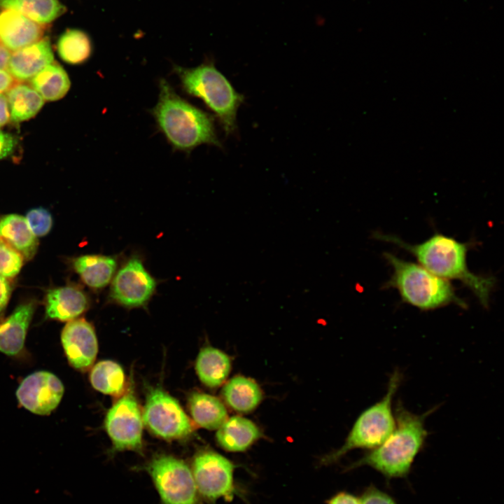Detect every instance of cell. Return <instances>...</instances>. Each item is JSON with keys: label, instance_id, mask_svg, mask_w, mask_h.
Returning a JSON list of instances; mask_svg holds the SVG:
<instances>
[{"label": "cell", "instance_id": "obj_1", "mask_svg": "<svg viewBox=\"0 0 504 504\" xmlns=\"http://www.w3.org/2000/svg\"><path fill=\"white\" fill-rule=\"evenodd\" d=\"M373 237L408 251L421 265L435 275L449 281H461L473 293L484 307H489L496 280L493 276L478 275L469 270L467 253L471 244L458 241L439 232L416 244H408L398 237L380 232H374Z\"/></svg>", "mask_w": 504, "mask_h": 504}, {"label": "cell", "instance_id": "obj_2", "mask_svg": "<svg viewBox=\"0 0 504 504\" xmlns=\"http://www.w3.org/2000/svg\"><path fill=\"white\" fill-rule=\"evenodd\" d=\"M158 86V102L150 113L174 150L190 154L202 144L221 146L211 114L179 96L164 78Z\"/></svg>", "mask_w": 504, "mask_h": 504}, {"label": "cell", "instance_id": "obj_3", "mask_svg": "<svg viewBox=\"0 0 504 504\" xmlns=\"http://www.w3.org/2000/svg\"><path fill=\"white\" fill-rule=\"evenodd\" d=\"M432 410L416 414L400 403L395 410L396 426L378 447L351 463L346 470L368 465L388 479L408 475L414 458L424 447L428 431L425 421Z\"/></svg>", "mask_w": 504, "mask_h": 504}, {"label": "cell", "instance_id": "obj_4", "mask_svg": "<svg viewBox=\"0 0 504 504\" xmlns=\"http://www.w3.org/2000/svg\"><path fill=\"white\" fill-rule=\"evenodd\" d=\"M384 258L391 267V278L385 288L396 289L402 301L423 311L433 310L449 304L467 308L449 280L440 277L426 268L385 252Z\"/></svg>", "mask_w": 504, "mask_h": 504}, {"label": "cell", "instance_id": "obj_5", "mask_svg": "<svg viewBox=\"0 0 504 504\" xmlns=\"http://www.w3.org/2000/svg\"><path fill=\"white\" fill-rule=\"evenodd\" d=\"M173 71L179 79L183 92L202 99L217 117L225 134H233L237 130V113L244 96L235 90L214 63L208 61L193 68L174 65Z\"/></svg>", "mask_w": 504, "mask_h": 504}, {"label": "cell", "instance_id": "obj_6", "mask_svg": "<svg viewBox=\"0 0 504 504\" xmlns=\"http://www.w3.org/2000/svg\"><path fill=\"white\" fill-rule=\"evenodd\" d=\"M402 374L396 370L391 375L386 393L381 400L365 410L354 424L344 443L338 449L321 458V465L338 461L356 449H373L380 445L396 426L393 400L400 386Z\"/></svg>", "mask_w": 504, "mask_h": 504}, {"label": "cell", "instance_id": "obj_7", "mask_svg": "<svg viewBox=\"0 0 504 504\" xmlns=\"http://www.w3.org/2000/svg\"><path fill=\"white\" fill-rule=\"evenodd\" d=\"M162 504H204L188 464L172 455L155 456L146 465Z\"/></svg>", "mask_w": 504, "mask_h": 504}, {"label": "cell", "instance_id": "obj_8", "mask_svg": "<svg viewBox=\"0 0 504 504\" xmlns=\"http://www.w3.org/2000/svg\"><path fill=\"white\" fill-rule=\"evenodd\" d=\"M234 468L230 460L215 451L204 449L195 455L191 470L204 501L216 504L220 498L230 500L240 493L234 482Z\"/></svg>", "mask_w": 504, "mask_h": 504}, {"label": "cell", "instance_id": "obj_9", "mask_svg": "<svg viewBox=\"0 0 504 504\" xmlns=\"http://www.w3.org/2000/svg\"><path fill=\"white\" fill-rule=\"evenodd\" d=\"M157 279L139 254H132L119 267L112 280L108 300L125 308L146 307L156 293Z\"/></svg>", "mask_w": 504, "mask_h": 504}, {"label": "cell", "instance_id": "obj_10", "mask_svg": "<svg viewBox=\"0 0 504 504\" xmlns=\"http://www.w3.org/2000/svg\"><path fill=\"white\" fill-rule=\"evenodd\" d=\"M142 417L152 433L166 440L184 439L194 430L178 401L160 388L148 391Z\"/></svg>", "mask_w": 504, "mask_h": 504}, {"label": "cell", "instance_id": "obj_11", "mask_svg": "<svg viewBox=\"0 0 504 504\" xmlns=\"http://www.w3.org/2000/svg\"><path fill=\"white\" fill-rule=\"evenodd\" d=\"M143 417L131 390L120 396L106 413L105 428L111 440L113 450L143 449Z\"/></svg>", "mask_w": 504, "mask_h": 504}, {"label": "cell", "instance_id": "obj_12", "mask_svg": "<svg viewBox=\"0 0 504 504\" xmlns=\"http://www.w3.org/2000/svg\"><path fill=\"white\" fill-rule=\"evenodd\" d=\"M64 392V385L55 374L40 370L22 380L16 397L21 406L31 413L48 415L57 407Z\"/></svg>", "mask_w": 504, "mask_h": 504}, {"label": "cell", "instance_id": "obj_13", "mask_svg": "<svg viewBox=\"0 0 504 504\" xmlns=\"http://www.w3.org/2000/svg\"><path fill=\"white\" fill-rule=\"evenodd\" d=\"M61 343L73 368L85 372L92 366L98 342L94 328L87 320L77 318L68 321L61 332Z\"/></svg>", "mask_w": 504, "mask_h": 504}, {"label": "cell", "instance_id": "obj_14", "mask_svg": "<svg viewBox=\"0 0 504 504\" xmlns=\"http://www.w3.org/2000/svg\"><path fill=\"white\" fill-rule=\"evenodd\" d=\"M36 307L34 300L23 302L0 321L1 353L10 357L23 354L26 336Z\"/></svg>", "mask_w": 504, "mask_h": 504}, {"label": "cell", "instance_id": "obj_15", "mask_svg": "<svg viewBox=\"0 0 504 504\" xmlns=\"http://www.w3.org/2000/svg\"><path fill=\"white\" fill-rule=\"evenodd\" d=\"M44 302L46 317L59 321L76 319L90 307L88 294L74 284L50 289Z\"/></svg>", "mask_w": 504, "mask_h": 504}, {"label": "cell", "instance_id": "obj_16", "mask_svg": "<svg viewBox=\"0 0 504 504\" xmlns=\"http://www.w3.org/2000/svg\"><path fill=\"white\" fill-rule=\"evenodd\" d=\"M44 27L18 11L7 9L0 13V41L9 50H17L40 40Z\"/></svg>", "mask_w": 504, "mask_h": 504}, {"label": "cell", "instance_id": "obj_17", "mask_svg": "<svg viewBox=\"0 0 504 504\" xmlns=\"http://www.w3.org/2000/svg\"><path fill=\"white\" fill-rule=\"evenodd\" d=\"M53 59L50 43L48 38H43L15 50L10 55L7 69L15 79L26 80L53 62Z\"/></svg>", "mask_w": 504, "mask_h": 504}, {"label": "cell", "instance_id": "obj_18", "mask_svg": "<svg viewBox=\"0 0 504 504\" xmlns=\"http://www.w3.org/2000/svg\"><path fill=\"white\" fill-rule=\"evenodd\" d=\"M71 264L82 281L94 290H100L111 281L118 265L116 255L88 254L75 257Z\"/></svg>", "mask_w": 504, "mask_h": 504}, {"label": "cell", "instance_id": "obj_19", "mask_svg": "<svg viewBox=\"0 0 504 504\" xmlns=\"http://www.w3.org/2000/svg\"><path fill=\"white\" fill-rule=\"evenodd\" d=\"M257 425L241 416H233L224 421L218 428L216 439L223 449L231 452H243L248 449L262 438Z\"/></svg>", "mask_w": 504, "mask_h": 504}, {"label": "cell", "instance_id": "obj_20", "mask_svg": "<svg viewBox=\"0 0 504 504\" xmlns=\"http://www.w3.org/2000/svg\"><path fill=\"white\" fill-rule=\"evenodd\" d=\"M0 240L15 248L26 260L34 256L38 245L25 217L15 214L0 218Z\"/></svg>", "mask_w": 504, "mask_h": 504}, {"label": "cell", "instance_id": "obj_21", "mask_svg": "<svg viewBox=\"0 0 504 504\" xmlns=\"http://www.w3.org/2000/svg\"><path fill=\"white\" fill-rule=\"evenodd\" d=\"M222 395L227 405L240 413L252 412L262 400V392L258 384L242 375L231 378L223 386Z\"/></svg>", "mask_w": 504, "mask_h": 504}, {"label": "cell", "instance_id": "obj_22", "mask_svg": "<svg viewBox=\"0 0 504 504\" xmlns=\"http://www.w3.org/2000/svg\"><path fill=\"white\" fill-rule=\"evenodd\" d=\"M195 370L202 384L217 388L226 381L231 370V360L220 349L206 346L198 354Z\"/></svg>", "mask_w": 504, "mask_h": 504}, {"label": "cell", "instance_id": "obj_23", "mask_svg": "<svg viewBox=\"0 0 504 504\" xmlns=\"http://www.w3.org/2000/svg\"><path fill=\"white\" fill-rule=\"evenodd\" d=\"M188 408L193 422L209 430L218 429L227 418L223 403L218 398L204 393H191Z\"/></svg>", "mask_w": 504, "mask_h": 504}, {"label": "cell", "instance_id": "obj_24", "mask_svg": "<svg viewBox=\"0 0 504 504\" xmlns=\"http://www.w3.org/2000/svg\"><path fill=\"white\" fill-rule=\"evenodd\" d=\"M31 84L43 99L56 101L67 93L71 82L65 70L53 62L36 74Z\"/></svg>", "mask_w": 504, "mask_h": 504}, {"label": "cell", "instance_id": "obj_25", "mask_svg": "<svg viewBox=\"0 0 504 504\" xmlns=\"http://www.w3.org/2000/svg\"><path fill=\"white\" fill-rule=\"evenodd\" d=\"M10 118L19 122L34 117L42 108L44 99L32 87L17 84L7 93Z\"/></svg>", "mask_w": 504, "mask_h": 504}, {"label": "cell", "instance_id": "obj_26", "mask_svg": "<svg viewBox=\"0 0 504 504\" xmlns=\"http://www.w3.org/2000/svg\"><path fill=\"white\" fill-rule=\"evenodd\" d=\"M0 7L18 11L38 24L50 23L66 10L58 0H0Z\"/></svg>", "mask_w": 504, "mask_h": 504}, {"label": "cell", "instance_id": "obj_27", "mask_svg": "<svg viewBox=\"0 0 504 504\" xmlns=\"http://www.w3.org/2000/svg\"><path fill=\"white\" fill-rule=\"evenodd\" d=\"M90 382L92 387L104 394L120 396L126 386L122 367L112 360H102L90 370Z\"/></svg>", "mask_w": 504, "mask_h": 504}, {"label": "cell", "instance_id": "obj_28", "mask_svg": "<svg viewBox=\"0 0 504 504\" xmlns=\"http://www.w3.org/2000/svg\"><path fill=\"white\" fill-rule=\"evenodd\" d=\"M57 52L62 60L71 64H80L91 56L92 44L90 36L80 29H66L59 38Z\"/></svg>", "mask_w": 504, "mask_h": 504}, {"label": "cell", "instance_id": "obj_29", "mask_svg": "<svg viewBox=\"0 0 504 504\" xmlns=\"http://www.w3.org/2000/svg\"><path fill=\"white\" fill-rule=\"evenodd\" d=\"M23 256L8 244L0 240V276L10 280L20 272Z\"/></svg>", "mask_w": 504, "mask_h": 504}, {"label": "cell", "instance_id": "obj_30", "mask_svg": "<svg viewBox=\"0 0 504 504\" xmlns=\"http://www.w3.org/2000/svg\"><path fill=\"white\" fill-rule=\"evenodd\" d=\"M25 219L36 237L46 235L51 230L52 218L51 214L42 207L29 210Z\"/></svg>", "mask_w": 504, "mask_h": 504}, {"label": "cell", "instance_id": "obj_31", "mask_svg": "<svg viewBox=\"0 0 504 504\" xmlns=\"http://www.w3.org/2000/svg\"><path fill=\"white\" fill-rule=\"evenodd\" d=\"M360 504H397L388 494L374 486L368 487L360 498Z\"/></svg>", "mask_w": 504, "mask_h": 504}, {"label": "cell", "instance_id": "obj_32", "mask_svg": "<svg viewBox=\"0 0 504 504\" xmlns=\"http://www.w3.org/2000/svg\"><path fill=\"white\" fill-rule=\"evenodd\" d=\"M16 143V139L13 136L0 130V160L13 153Z\"/></svg>", "mask_w": 504, "mask_h": 504}, {"label": "cell", "instance_id": "obj_33", "mask_svg": "<svg viewBox=\"0 0 504 504\" xmlns=\"http://www.w3.org/2000/svg\"><path fill=\"white\" fill-rule=\"evenodd\" d=\"M11 292L12 285L10 280L0 276V316L8 303Z\"/></svg>", "mask_w": 504, "mask_h": 504}, {"label": "cell", "instance_id": "obj_34", "mask_svg": "<svg viewBox=\"0 0 504 504\" xmlns=\"http://www.w3.org/2000/svg\"><path fill=\"white\" fill-rule=\"evenodd\" d=\"M327 504H360V501L355 495L342 491L333 496Z\"/></svg>", "mask_w": 504, "mask_h": 504}, {"label": "cell", "instance_id": "obj_35", "mask_svg": "<svg viewBox=\"0 0 504 504\" xmlns=\"http://www.w3.org/2000/svg\"><path fill=\"white\" fill-rule=\"evenodd\" d=\"M15 83V78L8 71L0 70V94L8 91Z\"/></svg>", "mask_w": 504, "mask_h": 504}, {"label": "cell", "instance_id": "obj_36", "mask_svg": "<svg viewBox=\"0 0 504 504\" xmlns=\"http://www.w3.org/2000/svg\"><path fill=\"white\" fill-rule=\"evenodd\" d=\"M10 119V111L7 97L0 94V127L5 125Z\"/></svg>", "mask_w": 504, "mask_h": 504}, {"label": "cell", "instance_id": "obj_37", "mask_svg": "<svg viewBox=\"0 0 504 504\" xmlns=\"http://www.w3.org/2000/svg\"><path fill=\"white\" fill-rule=\"evenodd\" d=\"M10 55V50L0 43V70L7 69Z\"/></svg>", "mask_w": 504, "mask_h": 504}]
</instances>
